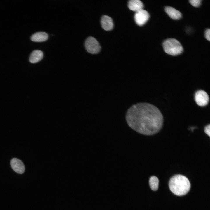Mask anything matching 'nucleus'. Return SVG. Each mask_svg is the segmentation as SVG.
I'll return each instance as SVG.
<instances>
[{"mask_svg":"<svg viewBox=\"0 0 210 210\" xmlns=\"http://www.w3.org/2000/svg\"><path fill=\"white\" fill-rule=\"evenodd\" d=\"M101 23L102 28L106 31H110L113 28V23L112 19L108 16L104 15L102 16Z\"/></svg>","mask_w":210,"mask_h":210,"instance_id":"obj_8","label":"nucleus"},{"mask_svg":"<svg viewBox=\"0 0 210 210\" xmlns=\"http://www.w3.org/2000/svg\"><path fill=\"white\" fill-rule=\"evenodd\" d=\"M10 164L12 169L16 172L22 174L25 171V167L23 162L19 159L16 158L12 159L10 161Z\"/></svg>","mask_w":210,"mask_h":210,"instance_id":"obj_7","label":"nucleus"},{"mask_svg":"<svg viewBox=\"0 0 210 210\" xmlns=\"http://www.w3.org/2000/svg\"><path fill=\"white\" fill-rule=\"evenodd\" d=\"M205 38L208 41L210 40V30L209 29H207L205 33Z\"/></svg>","mask_w":210,"mask_h":210,"instance_id":"obj_16","label":"nucleus"},{"mask_svg":"<svg viewBox=\"0 0 210 210\" xmlns=\"http://www.w3.org/2000/svg\"><path fill=\"white\" fill-rule=\"evenodd\" d=\"M170 190L174 194L182 196L187 194L190 188V183L186 176L180 174L172 177L169 182Z\"/></svg>","mask_w":210,"mask_h":210,"instance_id":"obj_2","label":"nucleus"},{"mask_svg":"<svg viewBox=\"0 0 210 210\" xmlns=\"http://www.w3.org/2000/svg\"><path fill=\"white\" fill-rule=\"evenodd\" d=\"M163 47L166 53L172 55H179L183 50L180 42L174 38H169L165 40L163 43Z\"/></svg>","mask_w":210,"mask_h":210,"instance_id":"obj_3","label":"nucleus"},{"mask_svg":"<svg viewBox=\"0 0 210 210\" xmlns=\"http://www.w3.org/2000/svg\"><path fill=\"white\" fill-rule=\"evenodd\" d=\"M129 126L136 132L149 135L158 133L163 122L162 115L154 105L147 103H140L132 106L126 116Z\"/></svg>","mask_w":210,"mask_h":210,"instance_id":"obj_1","label":"nucleus"},{"mask_svg":"<svg viewBox=\"0 0 210 210\" xmlns=\"http://www.w3.org/2000/svg\"><path fill=\"white\" fill-rule=\"evenodd\" d=\"M48 37V34L45 32H39L34 34L31 39L32 41L35 42H41L45 41Z\"/></svg>","mask_w":210,"mask_h":210,"instance_id":"obj_12","label":"nucleus"},{"mask_svg":"<svg viewBox=\"0 0 210 210\" xmlns=\"http://www.w3.org/2000/svg\"><path fill=\"white\" fill-rule=\"evenodd\" d=\"M144 6L143 3L139 0H131L128 3L129 8L136 12L143 9Z\"/></svg>","mask_w":210,"mask_h":210,"instance_id":"obj_10","label":"nucleus"},{"mask_svg":"<svg viewBox=\"0 0 210 210\" xmlns=\"http://www.w3.org/2000/svg\"><path fill=\"white\" fill-rule=\"evenodd\" d=\"M164 10L168 16L172 19L178 20L182 17L181 13L172 7L166 6L164 8Z\"/></svg>","mask_w":210,"mask_h":210,"instance_id":"obj_9","label":"nucleus"},{"mask_svg":"<svg viewBox=\"0 0 210 210\" xmlns=\"http://www.w3.org/2000/svg\"><path fill=\"white\" fill-rule=\"evenodd\" d=\"M85 46L86 50L89 52L95 54L99 52L101 48L99 42L94 37H89L85 40Z\"/></svg>","mask_w":210,"mask_h":210,"instance_id":"obj_4","label":"nucleus"},{"mask_svg":"<svg viewBox=\"0 0 210 210\" xmlns=\"http://www.w3.org/2000/svg\"><path fill=\"white\" fill-rule=\"evenodd\" d=\"M150 17L148 13L143 9L136 12L134 19L136 24L139 26L144 25L147 22Z\"/></svg>","mask_w":210,"mask_h":210,"instance_id":"obj_6","label":"nucleus"},{"mask_svg":"<svg viewBox=\"0 0 210 210\" xmlns=\"http://www.w3.org/2000/svg\"><path fill=\"white\" fill-rule=\"evenodd\" d=\"M195 99L198 105L200 106H204L208 104L209 98L206 92L202 90H199L195 93Z\"/></svg>","mask_w":210,"mask_h":210,"instance_id":"obj_5","label":"nucleus"},{"mask_svg":"<svg viewBox=\"0 0 210 210\" xmlns=\"http://www.w3.org/2000/svg\"><path fill=\"white\" fill-rule=\"evenodd\" d=\"M159 181L158 178L155 176H151L149 180V184L151 189L153 191L157 190L158 188Z\"/></svg>","mask_w":210,"mask_h":210,"instance_id":"obj_13","label":"nucleus"},{"mask_svg":"<svg viewBox=\"0 0 210 210\" xmlns=\"http://www.w3.org/2000/svg\"><path fill=\"white\" fill-rule=\"evenodd\" d=\"M43 53L41 50H34L30 55L29 62L32 63L38 62L43 58Z\"/></svg>","mask_w":210,"mask_h":210,"instance_id":"obj_11","label":"nucleus"},{"mask_svg":"<svg viewBox=\"0 0 210 210\" xmlns=\"http://www.w3.org/2000/svg\"><path fill=\"white\" fill-rule=\"evenodd\" d=\"M189 1L192 5L195 7H199L201 3L200 0H190Z\"/></svg>","mask_w":210,"mask_h":210,"instance_id":"obj_14","label":"nucleus"},{"mask_svg":"<svg viewBox=\"0 0 210 210\" xmlns=\"http://www.w3.org/2000/svg\"><path fill=\"white\" fill-rule=\"evenodd\" d=\"M205 133L209 137L210 136V125L209 124L206 126L204 128Z\"/></svg>","mask_w":210,"mask_h":210,"instance_id":"obj_15","label":"nucleus"}]
</instances>
